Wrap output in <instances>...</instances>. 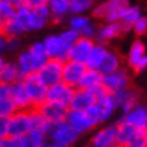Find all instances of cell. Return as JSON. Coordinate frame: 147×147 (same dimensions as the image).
<instances>
[{"instance_id":"1","label":"cell","mask_w":147,"mask_h":147,"mask_svg":"<svg viewBox=\"0 0 147 147\" xmlns=\"http://www.w3.org/2000/svg\"><path fill=\"white\" fill-rule=\"evenodd\" d=\"M47 137L50 140V144L53 147H69L74 143H77L78 134L74 132V129L68 125L66 120H60V122L51 123Z\"/></svg>"},{"instance_id":"2","label":"cell","mask_w":147,"mask_h":147,"mask_svg":"<svg viewBox=\"0 0 147 147\" xmlns=\"http://www.w3.org/2000/svg\"><path fill=\"white\" fill-rule=\"evenodd\" d=\"M116 110H117V107H116L114 101H113L111 93H107L102 98H98L86 110V113L90 116V119L95 122V125H99V123H104L107 120H110Z\"/></svg>"},{"instance_id":"3","label":"cell","mask_w":147,"mask_h":147,"mask_svg":"<svg viewBox=\"0 0 147 147\" xmlns=\"http://www.w3.org/2000/svg\"><path fill=\"white\" fill-rule=\"evenodd\" d=\"M129 5L128 0H105L99 5H93V17L104 21H119L123 9Z\"/></svg>"},{"instance_id":"4","label":"cell","mask_w":147,"mask_h":147,"mask_svg":"<svg viewBox=\"0 0 147 147\" xmlns=\"http://www.w3.org/2000/svg\"><path fill=\"white\" fill-rule=\"evenodd\" d=\"M65 120L74 129V132L78 134V135H84V134L90 132L96 126L95 122L90 119V116L83 110H71V108H68Z\"/></svg>"},{"instance_id":"5","label":"cell","mask_w":147,"mask_h":147,"mask_svg":"<svg viewBox=\"0 0 147 147\" xmlns=\"http://www.w3.org/2000/svg\"><path fill=\"white\" fill-rule=\"evenodd\" d=\"M21 80H23V83H24V86H26V90H27V93H29L33 107H38L41 102L45 101L47 86L44 84L42 80L39 78L38 72L27 74V75H24Z\"/></svg>"},{"instance_id":"6","label":"cell","mask_w":147,"mask_h":147,"mask_svg":"<svg viewBox=\"0 0 147 147\" xmlns=\"http://www.w3.org/2000/svg\"><path fill=\"white\" fill-rule=\"evenodd\" d=\"M63 62L60 59H48L47 62L39 68L38 75L44 81V84L48 87L51 84H56L62 81V71H63Z\"/></svg>"},{"instance_id":"7","label":"cell","mask_w":147,"mask_h":147,"mask_svg":"<svg viewBox=\"0 0 147 147\" xmlns=\"http://www.w3.org/2000/svg\"><path fill=\"white\" fill-rule=\"evenodd\" d=\"M129 68L134 69L137 74H141L147 71V53H146V45L141 41H134L131 48L128 51V57H126Z\"/></svg>"},{"instance_id":"8","label":"cell","mask_w":147,"mask_h":147,"mask_svg":"<svg viewBox=\"0 0 147 147\" xmlns=\"http://www.w3.org/2000/svg\"><path fill=\"white\" fill-rule=\"evenodd\" d=\"M102 84L110 93H113V92L131 87V77L125 69L119 68L113 72L104 74L102 75Z\"/></svg>"},{"instance_id":"9","label":"cell","mask_w":147,"mask_h":147,"mask_svg":"<svg viewBox=\"0 0 147 147\" xmlns=\"http://www.w3.org/2000/svg\"><path fill=\"white\" fill-rule=\"evenodd\" d=\"M32 129L30 110H17L12 116H9V135H26Z\"/></svg>"},{"instance_id":"10","label":"cell","mask_w":147,"mask_h":147,"mask_svg":"<svg viewBox=\"0 0 147 147\" xmlns=\"http://www.w3.org/2000/svg\"><path fill=\"white\" fill-rule=\"evenodd\" d=\"M87 71V66L83 62H75V60H68L63 62V71H62V81L69 84L71 87H78V83L84 72Z\"/></svg>"},{"instance_id":"11","label":"cell","mask_w":147,"mask_h":147,"mask_svg":"<svg viewBox=\"0 0 147 147\" xmlns=\"http://www.w3.org/2000/svg\"><path fill=\"white\" fill-rule=\"evenodd\" d=\"M74 87H71L69 84H66L63 81H59L56 84H51L47 87L45 99L47 101H53L57 104H62L65 107H69V102L74 95Z\"/></svg>"},{"instance_id":"12","label":"cell","mask_w":147,"mask_h":147,"mask_svg":"<svg viewBox=\"0 0 147 147\" xmlns=\"http://www.w3.org/2000/svg\"><path fill=\"white\" fill-rule=\"evenodd\" d=\"M9 98H11V101L14 102V105L17 107V110H30V108H33V104L30 101V96H29L27 90H26V86L23 83V80H17L15 83L11 84Z\"/></svg>"},{"instance_id":"13","label":"cell","mask_w":147,"mask_h":147,"mask_svg":"<svg viewBox=\"0 0 147 147\" xmlns=\"http://www.w3.org/2000/svg\"><path fill=\"white\" fill-rule=\"evenodd\" d=\"M42 42H44L45 50H47V53H48V56L51 59H60V60L68 59L69 45L63 41L60 35H50V36H47Z\"/></svg>"},{"instance_id":"14","label":"cell","mask_w":147,"mask_h":147,"mask_svg":"<svg viewBox=\"0 0 147 147\" xmlns=\"http://www.w3.org/2000/svg\"><path fill=\"white\" fill-rule=\"evenodd\" d=\"M125 32H128V30H126L122 21H105L101 27L96 29L95 38L98 39V42L107 44V42L113 41V39L119 38Z\"/></svg>"},{"instance_id":"15","label":"cell","mask_w":147,"mask_h":147,"mask_svg":"<svg viewBox=\"0 0 147 147\" xmlns=\"http://www.w3.org/2000/svg\"><path fill=\"white\" fill-rule=\"evenodd\" d=\"M35 108L41 113L47 120H50L51 123L65 120L66 113H68V107H65L62 104H57V102H53V101H47V99L44 102L39 104L38 107H35Z\"/></svg>"},{"instance_id":"16","label":"cell","mask_w":147,"mask_h":147,"mask_svg":"<svg viewBox=\"0 0 147 147\" xmlns=\"http://www.w3.org/2000/svg\"><path fill=\"white\" fill-rule=\"evenodd\" d=\"M95 41L90 38L80 36L75 42H74L69 50H68V60H75V62H86V59L89 56V51L92 50Z\"/></svg>"},{"instance_id":"17","label":"cell","mask_w":147,"mask_h":147,"mask_svg":"<svg viewBox=\"0 0 147 147\" xmlns=\"http://www.w3.org/2000/svg\"><path fill=\"white\" fill-rule=\"evenodd\" d=\"M113 101H114L117 108L122 110V114H125L128 110H131L134 105L138 102V95L135 90H132L131 87L123 89V90H117L111 93Z\"/></svg>"},{"instance_id":"18","label":"cell","mask_w":147,"mask_h":147,"mask_svg":"<svg viewBox=\"0 0 147 147\" xmlns=\"http://www.w3.org/2000/svg\"><path fill=\"white\" fill-rule=\"evenodd\" d=\"M122 120L126 123L132 125L137 129H146V122H147V107L141 104H135L131 110H128L123 114Z\"/></svg>"},{"instance_id":"19","label":"cell","mask_w":147,"mask_h":147,"mask_svg":"<svg viewBox=\"0 0 147 147\" xmlns=\"http://www.w3.org/2000/svg\"><path fill=\"white\" fill-rule=\"evenodd\" d=\"M95 101H96V98L93 96V93H92L89 89L75 87V90H74V95H72V99H71L68 108L86 111Z\"/></svg>"},{"instance_id":"20","label":"cell","mask_w":147,"mask_h":147,"mask_svg":"<svg viewBox=\"0 0 147 147\" xmlns=\"http://www.w3.org/2000/svg\"><path fill=\"white\" fill-rule=\"evenodd\" d=\"M90 144L93 147H113L116 144V125L105 126L93 135Z\"/></svg>"},{"instance_id":"21","label":"cell","mask_w":147,"mask_h":147,"mask_svg":"<svg viewBox=\"0 0 147 147\" xmlns=\"http://www.w3.org/2000/svg\"><path fill=\"white\" fill-rule=\"evenodd\" d=\"M135 132H137V128L126 123L125 120H120L116 125V144L128 147L129 143L132 141L134 135H135Z\"/></svg>"},{"instance_id":"22","label":"cell","mask_w":147,"mask_h":147,"mask_svg":"<svg viewBox=\"0 0 147 147\" xmlns=\"http://www.w3.org/2000/svg\"><path fill=\"white\" fill-rule=\"evenodd\" d=\"M47 6L50 9L51 20L56 23H60L66 15L71 14L69 0H47Z\"/></svg>"},{"instance_id":"23","label":"cell","mask_w":147,"mask_h":147,"mask_svg":"<svg viewBox=\"0 0 147 147\" xmlns=\"http://www.w3.org/2000/svg\"><path fill=\"white\" fill-rule=\"evenodd\" d=\"M107 51H108V48L105 47V44H101V42H95L92 47V50L89 51V56L87 59H86V66L90 69H98L99 65H101V62L104 60Z\"/></svg>"},{"instance_id":"24","label":"cell","mask_w":147,"mask_h":147,"mask_svg":"<svg viewBox=\"0 0 147 147\" xmlns=\"http://www.w3.org/2000/svg\"><path fill=\"white\" fill-rule=\"evenodd\" d=\"M50 21H51V15L47 5L39 6L36 9H32V32L44 29Z\"/></svg>"},{"instance_id":"25","label":"cell","mask_w":147,"mask_h":147,"mask_svg":"<svg viewBox=\"0 0 147 147\" xmlns=\"http://www.w3.org/2000/svg\"><path fill=\"white\" fill-rule=\"evenodd\" d=\"M29 53H30V56H32V60H33V65H35L36 72L39 71V68H41L47 60L50 59L48 53H47V50H45L44 42H35V44H32L30 48H29Z\"/></svg>"},{"instance_id":"26","label":"cell","mask_w":147,"mask_h":147,"mask_svg":"<svg viewBox=\"0 0 147 147\" xmlns=\"http://www.w3.org/2000/svg\"><path fill=\"white\" fill-rule=\"evenodd\" d=\"M120 65H122V59H120V56L117 54L116 51H107V54L104 57V60L101 62V65H99L98 71L102 74H108V72H113L120 68Z\"/></svg>"},{"instance_id":"27","label":"cell","mask_w":147,"mask_h":147,"mask_svg":"<svg viewBox=\"0 0 147 147\" xmlns=\"http://www.w3.org/2000/svg\"><path fill=\"white\" fill-rule=\"evenodd\" d=\"M141 15H143V11H141V8H140V6L128 5V6L123 9V12H122V15H120L119 21H122L123 26L126 27V30L129 32V30H132V24L135 23Z\"/></svg>"},{"instance_id":"28","label":"cell","mask_w":147,"mask_h":147,"mask_svg":"<svg viewBox=\"0 0 147 147\" xmlns=\"http://www.w3.org/2000/svg\"><path fill=\"white\" fill-rule=\"evenodd\" d=\"M17 80H21L20 75L18 66L14 62H5L2 69H0V83H6V84H12Z\"/></svg>"},{"instance_id":"29","label":"cell","mask_w":147,"mask_h":147,"mask_svg":"<svg viewBox=\"0 0 147 147\" xmlns=\"http://www.w3.org/2000/svg\"><path fill=\"white\" fill-rule=\"evenodd\" d=\"M23 33H26V32L23 29V26L18 23V20L15 18V15L12 18H8V20H5V21H3L2 35L6 39H9V38H20Z\"/></svg>"},{"instance_id":"30","label":"cell","mask_w":147,"mask_h":147,"mask_svg":"<svg viewBox=\"0 0 147 147\" xmlns=\"http://www.w3.org/2000/svg\"><path fill=\"white\" fill-rule=\"evenodd\" d=\"M102 83V74L99 72L98 69H90L87 68V71L84 72V75L81 77V80H80L78 83V87L81 89H93L95 86L101 84Z\"/></svg>"},{"instance_id":"31","label":"cell","mask_w":147,"mask_h":147,"mask_svg":"<svg viewBox=\"0 0 147 147\" xmlns=\"http://www.w3.org/2000/svg\"><path fill=\"white\" fill-rule=\"evenodd\" d=\"M15 63H17V66H18V71H20V75H21V78H23L24 75H27V74L36 72L35 65H33V60H32V56H30L29 50L20 53V56H18V59H17Z\"/></svg>"},{"instance_id":"32","label":"cell","mask_w":147,"mask_h":147,"mask_svg":"<svg viewBox=\"0 0 147 147\" xmlns=\"http://www.w3.org/2000/svg\"><path fill=\"white\" fill-rule=\"evenodd\" d=\"M30 120H32V129H39L45 134H48V129L51 126V122L47 120L41 113H39L35 107L30 108Z\"/></svg>"},{"instance_id":"33","label":"cell","mask_w":147,"mask_h":147,"mask_svg":"<svg viewBox=\"0 0 147 147\" xmlns=\"http://www.w3.org/2000/svg\"><path fill=\"white\" fill-rule=\"evenodd\" d=\"M27 140H29L30 147H44V146H47V143H48L47 134L39 131V129H30L27 132Z\"/></svg>"},{"instance_id":"34","label":"cell","mask_w":147,"mask_h":147,"mask_svg":"<svg viewBox=\"0 0 147 147\" xmlns=\"http://www.w3.org/2000/svg\"><path fill=\"white\" fill-rule=\"evenodd\" d=\"M93 5L95 0H69V11L71 14H84L93 8Z\"/></svg>"},{"instance_id":"35","label":"cell","mask_w":147,"mask_h":147,"mask_svg":"<svg viewBox=\"0 0 147 147\" xmlns=\"http://www.w3.org/2000/svg\"><path fill=\"white\" fill-rule=\"evenodd\" d=\"M89 23H92L90 18L86 17L84 14H72V17L69 20V27L75 29L77 32H81Z\"/></svg>"},{"instance_id":"36","label":"cell","mask_w":147,"mask_h":147,"mask_svg":"<svg viewBox=\"0 0 147 147\" xmlns=\"http://www.w3.org/2000/svg\"><path fill=\"white\" fill-rule=\"evenodd\" d=\"M17 111V107L11 101V98L0 99V117H9Z\"/></svg>"},{"instance_id":"37","label":"cell","mask_w":147,"mask_h":147,"mask_svg":"<svg viewBox=\"0 0 147 147\" xmlns=\"http://www.w3.org/2000/svg\"><path fill=\"white\" fill-rule=\"evenodd\" d=\"M15 11L17 9L11 3H8L6 0H0V17H2L3 20L12 18L15 15Z\"/></svg>"},{"instance_id":"38","label":"cell","mask_w":147,"mask_h":147,"mask_svg":"<svg viewBox=\"0 0 147 147\" xmlns=\"http://www.w3.org/2000/svg\"><path fill=\"white\" fill-rule=\"evenodd\" d=\"M132 30L135 32V35H138V36L146 35L147 33V17H144V15L140 17L137 21L132 24Z\"/></svg>"},{"instance_id":"39","label":"cell","mask_w":147,"mask_h":147,"mask_svg":"<svg viewBox=\"0 0 147 147\" xmlns=\"http://www.w3.org/2000/svg\"><path fill=\"white\" fill-rule=\"evenodd\" d=\"M59 35L60 36H62V39H63V41L66 42V44H68L69 47L74 44V42H75L77 41V39L80 38V32H77L75 29H66V30H63L62 33H59Z\"/></svg>"},{"instance_id":"40","label":"cell","mask_w":147,"mask_h":147,"mask_svg":"<svg viewBox=\"0 0 147 147\" xmlns=\"http://www.w3.org/2000/svg\"><path fill=\"white\" fill-rule=\"evenodd\" d=\"M9 135V117H0V140L8 138Z\"/></svg>"},{"instance_id":"41","label":"cell","mask_w":147,"mask_h":147,"mask_svg":"<svg viewBox=\"0 0 147 147\" xmlns=\"http://www.w3.org/2000/svg\"><path fill=\"white\" fill-rule=\"evenodd\" d=\"M95 35H96V27H95V24H93V23H89L81 32H80V36L90 38V39H95Z\"/></svg>"},{"instance_id":"42","label":"cell","mask_w":147,"mask_h":147,"mask_svg":"<svg viewBox=\"0 0 147 147\" xmlns=\"http://www.w3.org/2000/svg\"><path fill=\"white\" fill-rule=\"evenodd\" d=\"M44 5H47V0H23V6H26L29 9H36Z\"/></svg>"},{"instance_id":"43","label":"cell","mask_w":147,"mask_h":147,"mask_svg":"<svg viewBox=\"0 0 147 147\" xmlns=\"http://www.w3.org/2000/svg\"><path fill=\"white\" fill-rule=\"evenodd\" d=\"M20 47H21V41H20V38H9L8 41H6V50L17 51Z\"/></svg>"},{"instance_id":"44","label":"cell","mask_w":147,"mask_h":147,"mask_svg":"<svg viewBox=\"0 0 147 147\" xmlns=\"http://www.w3.org/2000/svg\"><path fill=\"white\" fill-rule=\"evenodd\" d=\"M9 89H11V84L0 83V99H3V98H9Z\"/></svg>"},{"instance_id":"45","label":"cell","mask_w":147,"mask_h":147,"mask_svg":"<svg viewBox=\"0 0 147 147\" xmlns=\"http://www.w3.org/2000/svg\"><path fill=\"white\" fill-rule=\"evenodd\" d=\"M6 41H8V39H6L2 33H0V54H2V53L6 50Z\"/></svg>"},{"instance_id":"46","label":"cell","mask_w":147,"mask_h":147,"mask_svg":"<svg viewBox=\"0 0 147 147\" xmlns=\"http://www.w3.org/2000/svg\"><path fill=\"white\" fill-rule=\"evenodd\" d=\"M6 2L11 3L15 9H17V8H20V6H23V0H6Z\"/></svg>"},{"instance_id":"47","label":"cell","mask_w":147,"mask_h":147,"mask_svg":"<svg viewBox=\"0 0 147 147\" xmlns=\"http://www.w3.org/2000/svg\"><path fill=\"white\" fill-rule=\"evenodd\" d=\"M3 21H5V20H3L2 17H0V33H2V27H3Z\"/></svg>"},{"instance_id":"48","label":"cell","mask_w":147,"mask_h":147,"mask_svg":"<svg viewBox=\"0 0 147 147\" xmlns=\"http://www.w3.org/2000/svg\"><path fill=\"white\" fill-rule=\"evenodd\" d=\"M3 63H5V59L0 56V69H2V66H3Z\"/></svg>"},{"instance_id":"49","label":"cell","mask_w":147,"mask_h":147,"mask_svg":"<svg viewBox=\"0 0 147 147\" xmlns=\"http://www.w3.org/2000/svg\"><path fill=\"white\" fill-rule=\"evenodd\" d=\"M146 131H147V122H146Z\"/></svg>"}]
</instances>
